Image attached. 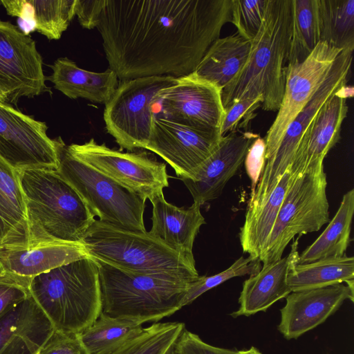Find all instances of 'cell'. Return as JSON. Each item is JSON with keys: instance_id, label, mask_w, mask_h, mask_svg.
I'll use <instances>...</instances> for the list:
<instances>
[{"instance_id": "1", "label": "cell", "mask_w": 354, "mask_h": 354, "mask_svg": "<svg viewBox=\"0 0 354 354\" xmlns=\"http://www.w3.org/2000/svg\"><path fill=\"white\" fill-rule=\"evenodd\" d=\"M232 0H106L97 26L122 81L192 73L231 22Z\"/></svg>"}, {"instance_id": "2", "label": "cell", "mask_w": 354, "mask_h": 354, "mask_svg": "<svg viewBox=\"0 0 354 354\" xmlns=\"http://www.w3.org/2000/svg\"><path fill=\"white\" fill-rule=\"evenodd\" d=\"M291 21L292 0H268L245 64L222 89L225 109L234 102L261 95L263 109L279 110L285 88Z\"/></svg>"}, {"instance_id": "3", "label": "cell", "mask_w": 354, "mask_h": 354, "mask_svg": "<svg viewBox=\"0 0 354 354\" xmlns=\"http://www.w3.org/2000/svg\"><path fill=\"white\" fill-rule=\"evenodd\" d=\"M26 201L31 245L82 243L95 216L57 170H17Z\"/></svg>"}, {"instance_id": "4", "label": "cell", "mask_w": 354, "mask_h": 354, "mask_svg": "<svg viewBox=\"0 0 354 354\" xmlns=\"http://www.w3.org/2000/svg\"><path fill=\"white\" fill-rule=\"evenodd\" d=\"M28 288L54 330L63 333L80 334L102 313L98 264L91 257L35 277Z\"/></svg>"}, {"instance_id": "5", "label": "cell", "mask_w": 354, "mask_h": 354, "mask_svg": "<svg viewBox=\"0 0 354 354\" xmlns=\"http://www.w3.org/2000/svg\"><path fill=\"white\" fill-rule=\"evenodd\" d=\"M95 261L102 313L142 325L158 322L180 310L187 286L193 281L169 274L128 272Z\"/></svg>"}, {"instance_id": "6", "label": "cell", "mask_w": 354, "mask_h": 354, "mask_svg": "<svg viewBox=\"0 0 354 354\" xmlns=\"http://www.w3.org/2000/svg\"><path fill=\"white\" fill-rule=\"evenodd\" d=\"M82 243L91 258L128 272L169 274L191 281L199 277L194 259L147 231L123 229L95 219Z\"/></svg>"}, {"instance_id": "7", "label": "cell", "mask_w": 354, "mask_h": 354, "mask_svg": "<svg viewBox=\"0 0 354 354\" xmlns=\"http://www.w3.org/2000/svg\"><path fill=\"white\" fill-rule=\"evenodd\" d=\"M326 175L323 163L292 174L273 229L259 257L262 266L281 258L296 235L317 232L329 219Z\"/></svg>"}, {"instance_id": "8", "label": "cell", "mask_w": 354, "mask_h": 354, "mask_svg": "<svg viewBox=\"0 0 354 354\" xmlns=\"http://www.w3.org/2000/svg\"><path fill=\"white\" fill-rule=\"evenodd\" d=\"M58 173L77 192L99 221L118 227L146 232V200L70 153L58 138Z\"/></svg>"}, {"instance_id": "9", "label": "cell", "mask_w": 354, "mask_h": 354, "mask_svg": "<svg viewBox=\"0 0 354 354\" xmlns=\"http://www.w3.org/2000/svg\"><path fill=\"white\" fill-rule=\"evenodd\" d=\"M178 78L153 76L123 81L105 104L106 129L121 149H145L149 142L153 104L158 93L177 83Z\"/></svg>"}, {"instance_id": "10", "label": "cell", "mask_w": 354, "mask_h": 354, "mask_svg": "<svg viewBox=\"0 0 354 354\" xmlns=\"http://www.w3.org/2000/svg\"><path fill=\"white\" fill-rule=\"evenodd\" d=\"M71 155L149 201L169 187L166 165L147 151L122 152L94 139L66 146Z\"/></svg>"}, {"instance_id": "11", "label": "cell", "mask_w": 354, "mask_h": 354, "mask_svg": "<svg viewBox=\"0 0 354 354\" xmlns=\"http://www.w3.org/2000/svg\"><path fill=\"white\" fill-rule=\"evenodd\" d=\"M353 50L341 51L330 74L312 98L288 125L274 155L266 164L248 201V208L263 203L290 167L302 135L322 106L349 80Z\"/></svg>"}, {"instance_id": "12", "label": "cell", "mask_w": 354, "mask_h": 354, "mask_svg": "<svg viewBox=\"0 0 354 354\" xmlns=\"http://www.w3.org/2000/svg\"><path fill=\"white\" fill-rule=\"evenodd\" d=\"M342 50L319 41L304 60L288 63L281 104L264 138L266 161L276 153L290 123L326 80Z\"/></svg>"}, {"instance_id": "13", "label": "cell", "mask_w": 354, "mask_h": 354, "mask_svg": "<svg viewBox=\"0 0 354 354\" xmlns=\"http://www.w3.org/2000/svg\"><path fill=\"white\" fill-rule=\"evenodd\" d=\"M47 130L45 122L0 101V156L17 170L57 169L58 138Z\"/></svg>"}, {"instance_id": "14", "label": "cell", "mask_w": 354, "mask_h": 354, "mask_svg": "<svg viewBox=\"0 0 354 354\" xmlns=\"http://www.w3.org/2000/svg\"><path fill=\"white\" fill-rule=\"evenodd\" d=\"M43 59L35 41L17 26L0 20V89L6 102L48 91Z\"/></svg>"}, {"instance_id": "15", "label": "cell", "mask_w": 354, "mask_h": 354, "mask_svg": "<svg viewBox=\"0 0 354 354\" xmlns=\"http://www.w3.org/2000/svg\"><path fill=\"white\" fill-rule=\"evenodd\" d=\"M222 89L216 84L190 74L176 84L161 90L154 104L160 106L156 118L207 131H220L225 109Z\"/></svg>"}, {"instance_id": "16", "label": "cell", "mask_w": 354, "mask_h": 354, "mask_svg": "<svg viewBox=\"0 0 354 354\" xmlns=\"http://www.w3.org/2000/svg\"><path fill=\"white\" fill-rule=\"evenodd\" d=\"M223 136L154 116L146 149L160 156L181 178H190L214 152Z\"/></svg>"}, {"instance_id": "17", "label": "cell", "mask_w": 354, "mask_h": 354, "mask_svg": "<svg viewBox=\"0 0 354 354\" xmlns=\"http://www.w3.org/2000/svg\"><path fill=\"white\" fill-rule=\"evenodd\" d=\"M259 134L236 129L223 136L214 152L190 178H181L194 203L202 205L218 198L228 180L244 162L247 151Z\"/></svg>"}, {"instance_id": "18", "label": "cell", "mask_w": 354, "mask_h": 354, "mask_svg": "<svg viewBox=\"0 0 354 354\" xmlns=\"http://www.w3.org/2000/svg\"><path fill=\"white\" fill-rule=\"evenodd\" d=\"M354 282L291 292L280 309L277 329L287 339H297L324 323L346 300L353 301Z\"/></svg>"}, {"instance_id": "19", "label": "cell", "mask_w": 354, "mask_h": 354, "mask_svg": "<svg viewBox=\"0 0 354 354\" xmlns=\"http://www.w3.org/2000/svg\"><path fill=\"white\" fill-rule=\"evenodd\" d=\"M347 85L337 91L319 109L307 127L290 166L292 174L323 163L325 156L340 138L341 127L348 113L346 99L353 95Z\"/></svg>"}, {"instance_id": "20", "label": "cell", "mask_w": 354, "mask_h": 354, "mask_svg": "<svg viewBox=\"0 0 354 354\" xmlns=\"http://www.w3.org/2000/svg\"><path fill=\"white\" fill-rule=\"evenodd\" d=\"M87 257L82 243L53 241L5 249L0 250V273L28 288L35 277Z\"/></svg>"}, {"instance_id": "21", "label": "cell", "mask_w": 354, "mask_h": 354, "mask_svg": "<svg viewBox=\"0 0 354 354\" xmlns=\"http://www.w3.org/2000/svg\"><path fill=\"white\" fill-rule=\"evenodd\" d=\"M54 330L30 295L0 315V354H37Z\"/></svg>"}, {"instance_id": "22", "label": "cell", "mask_w": 354, "mask_h": 354, "mask_svg": "<svg viewBox=\"0 0 354 354\" xmlns=\"http://www.w3.org/2000/svg\"><path fill=\"white\" fill-rule=\"evenodd\" d=\"M298 240L299 237L292 243L288 256L262 266L257 274L243 282L239 298V307L231 316L248 317L265 312L291 292L287 277L291 268L299 263Z\"/></svg>"}, {"instance_id": "23", "label": "cell", "mask_w": 354, "mask_h": 354, "mask_svg": "<svg viewBox=\"0 0 354 354\" xmlns=\"http://www.w3.org/2000/svg\"><path fill=\"white\" fill-rule=\"evenodd\" d=\"M152 225L149 232L183 256L194 259L193 245L201 227L205 223L197 203L178 207L167 202L160 193L149 200Z\"/></svg>"}, {"instance_id": "24", "label": "cell", "mask_w": 354, "mask_h": 354, "mask_svg": "<svg viewBox=\"0 0 354 354\" xmlns=\"http://www.w3.org/2000/svg\"><path fill=\"white\" fill-rule=\"evenodd\" d=\"M18 171L0 156V250L31 246Z\"/></svg>"}, {"instance_id": "25", "label": "cell", "mask_w": 354, "mask_h": 354, "mask_svg": "<svg viewBox=\"0 0 354 354\" xmlns=\"http://www.w3.org/2000/svg\"><path fill=\"white\" fill-rule=\"evenodd\" d=\"M50 67L53 72L46 80L71 99L106 104L118 86V76L110 68L100 73L86 71L66 57L57 59Z\"/></svg>"}, {"instance_id": "26", "label": "cell", "mask_w": 354, "mask_h": 354, "mask_svg": "<svg viewBox=\"0 0 354 354\" xmlns=\"http://www.w3.org/2000/svg\"><path fill=\"white\" fill-rule=\"evenodd\" d=\"M250 48L251 41L238 32L223 38L219 37L212 44L191 74L223 89L244 66Z\"/></svg>"}, {"instance_id": "27", "label": "cell", "mask_w": 354, "mask_h": 354, "mask_svg": "<svg viewBox=\"0 0 354 354\" xmlns=\"http://www.w3.org/2000/svg\"><path fill=\"white\" fill-rule=\"evenodd\" d=\"M291 178L289 167L263 203L247 209L239 239L243 252L250 257L259 259L263 253Z\"/></svg>"}, {"instance_id": "28", "label": "cell", "mask_w": 354, "mask_h": 354, "mask_svg": "<svg viewBox=\"0 0 354 354\" xmlns=\"http://www.w3.org/2000/svg\"><path fill=\"white\" fill-rule=\"evenodd\" d=\"M287 281L291 292L354 282V259L344 255L297 263L289 271Z\"/></svg>"}, {"instance_id": "29", "label": "cell", "mask_w": 354, "mask_h": 354, "mask_svg": "<svg viewBox=\"0 0 354 354\" xmlns=\"http://www.w3.org/2000/svg\"><path fill=\"white\" fill-rule=\"evenodd\" d=\"M354 212V189L347 192L335 216L320 236L299 255V263L345 255L351 241Z\"/></svg>"}, {"instance_id": "30", "label": "cell", "mask_w": 354, "mask_h": 354, "mask_svg": "<svg viewBox=\"0 0 354 354\" xmlns=\"http://www.w3.org/2000/svg\"><path fill=\"white\" fill-rule=\"evenodd\" d=\"M143 328L142 324L101 313L78 337L87 354H110L138 335Z\"/></svg>"}, {"instance_id": "31", "label": "cell", "mask_w": 354, "mask_h": 354, "mask_svg": "<svg viewBox=\"0 0 354 354\" xmlns=\"http://www.w3.org/2000/svg\"><path fill=\"white\" fill-rule=\"evenodd\" d=\"M319 41L354 50V0H318Z\"/></svg>"}, {"instance_id": "32", "label": "cell", "mask_w": 354, "mask_h": 354, "mask_svg": "<svg viewBox=\"0 0 354 354\" xmlns=\"http://www.w3.org/2000/svg\"><path fill=\"white\" fill-rule=\"evenodd\" d=\"M319 41L318 0H292L288 63L304 60Z\"/></svg>"}, {"instance_id": "33", "label": "cell", "mask_w": 354, "mask_h": 354, "mask_svg": "<svg viewBox=\"0 0 354 354\" xmlns=\"http://www.w3.org/2000/svg\"><path fill=\"white\" fill-rule=\"evenodd\" d=\"M185 328L183 322H155L110 354H169Z\"/></svg>"}, {"instance_id": "34", "label": "cell", "mask_w": 354, "mask_h": 354, "mask_svg": "<svg viewBox=\"0 0 354 354\" xmlns=\"http://www.w3.org/2000/svg\"><path fill=\"white\" fill-rule=\"evenodd\" d=\"M35 30L49 40L60 39L75 15L77 0H29Z\"/></svg>"}, {"instance_id": "35", "label": "cell", "mask_w": 354, "mask_h": 354, "mask_svg": "<svg viewBox=\"0 0 354 354\" xmlns=\"http://www.w3.org/2000/svg\"><path fill=\"white\" fill-rule=\"evenodd\" d=\"M261 263L257 258L250 256L247 258L241 257L228 268L218 274L212 276H199L189 283L183 301V307L192 304L205 292L232 278L257 274L261 268Z\"/></svg>"}, {"instance_id": "36", "label": "cell", "mask_w": 354, "mask_h": 354, "mask_svg": "<svg viewBox=\"0 0 354 354\" xmlns=\"http://www.w3.org/2000/svg\"><path fill=\"white\" fill-rule=\"evenodd\" d=\"M268 0H232L231 23L241 35L252 41L263 21Z\"/></svg>"}, {"instance_id": "37", "label": "cell", "mask_w": 354, "mask_h": 354, "mask_svg": "<svg viewBox=\"0 0 354 354\" xmlns=\"http://www.w3.org/2000/svg\"><path fill=\"white\" fill-rule=\"evenodd\" d=\"M262 103L261 95L233 102L225 109V114L220 129L221 136H224L227 132L244 127L242 120L245 124L248 125L250 120L254 117L255 110L261 106Z\"/></svg>"}, {"instance_id": "38", "label": "cell", "mask_w": 354, "mask_h": 354, "mask_svg": "<svg viewBox=\"0 0 354 354\" xmlns=\"http://www.w3.org/2000/svg\"><path fill=\"white\" fill-rule=\"evenodd\" d=\"M174 351L178 354H238L239 350L214 346L205 342L198 335L184 329Z\"/></svg>"}, {"instance_id": "39", "label": "cell", "mask_w": 354, "mask_h": 354, "mask_svg": "<svg viewBox=\"0 0 354 354\" xmlns=\"http://www.w3.org/2000/svg\"><path fill=\"white\" fill-rule=\"evenodd\" d=\"M37 354H87L78 335L54 330Z\"/></svg>"}, {"instance_id": "40", "label": "cell", "mask_w": 354, "mask_h": 354, "mask_svg": "<svg viewBox=\"0 0 354 354\" xmlns=\"http://www.w3.org/2000/svg\"><path fill=\"white\" fill-rule=\"evenodd\" d=\"M266 161V142L259 136L250 145L244 159L245 170L252 184L251 194L259 183Z\"/></svg>"}, {"instance_id": "41", "label": "cell", "mask_w": 354, "mask_h": 354, "mask_svg": "<svg viewBox=\"0 0 354 354\" xmlns=\"http://www.w3.org/2000/svg\"><path fill=\"white\" fill-rule=\"evenodd\" d=\"M29 295L27 287L0 273V315L10 306L23 301Z\"/></svg>"}, {"instance_id": "42", "label": "cell", "mask_w": 354, "mask_h": 354, "mask_svg": "<svg viewBox=\"0 0 354 354\" xmlns=\"http://www.w3.org/2000/svg\"><path fill=\"white\" fill-rule=\"evenodd\" d=\"M106 0H77L75 15L81 26L87 29L97 27Z\"/></svg>"}, {"instance_id": "43", "label": "cell", "mask_w": 354, "mask_h": 354, "mask_svg": "<svg viewBox=\"0 0 354 354\" xmlns=\"http://www.w3.org/2000/svg\"><path fill=\"white\" fill-rule=\"evenodd\" d=\"M0 3L9 15L28 24L29 30H35L33 8L28 0H1Z\"/></svg>"}, {"instance_id": "44", "label": "cell", "mask_w": 354, "mask_h": 354, "mask_svg": "<svg viewBox=\"0 0 354 354\" xmlns=\"http://www.w3.org/2000/svg\"><path fill=\"white\" fill-rule=\"evenodd\" d=\"M238 354H262L259 349L254 346H251L248 349L239 350Z\"/></svg>"}, {"instance_id": "45", "label": "cell", "mask_w": 354, "mask_h": 354, "mask_svg": "<svg viewBox=\"0 0 354 354\" xmlns=\"http://www.w3.org/2000/svg\"><path fill=\"white\" fill-rule=\"evenodd\" d=\"M0 101L6 102V97L2 91L0 89Z\"/></svg>"}, {"instance_id": "46", "label": "cell", "mask_w": 354, "mask_h": 354, "mask_svg": "<svg viewBox=\"0 0 354 354\" xmlns=\"http://www.w3.org/2000/svg\"><path fill=\"white\" fill-rule=\"evenodd\" d=\"M169 354H178V353H177L174 351V349H173L172 351H171L169 352Z\"/></svg>"}]
</instances>
